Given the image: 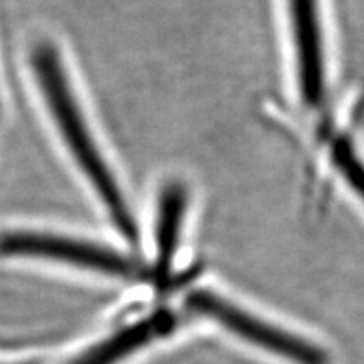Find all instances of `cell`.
Here are the masks:
<instances>
[{
    "label": "cell",
    "mask_w": 364,
    "mask_h": 364,
    "mask_svg": "<svg viewBox=\"0 0 364 364\" xmlns=\"http://www.w3.org/2000/svg\"><path fill=\"white\" fill-rule=\"evenodd\" d=\"M188 307L196 314L213 318L238 338L289 361L297 364H329L327 354L316 344L268 324L215 292L196 290L188 297Z\"/></svg>",
    "instance_id": "obj_2"
},
{
    "label": "cell",
    "mask_w": 364,
    "mask_h": 364,
    "mask_svg": "<svg viewBox=\"0 0 364 364\" xmlns=\"http://www.w3.org/2000/svg\"><path fill=\"white\" fill-rule=\"evenodd\" d=\"M186 211H188V188L181 181L167 182L159 196L156 220L154 273L159 284H164L171 273L174 257L179 250Z\"/></svg>",
    "instance_id": "obj_5"
},
{
    "label": "cell",
    "mask_w": 364,
    "mask_h": 364,
    "mask_svg": "<svg viewBox=\"0 0 364 364\" xmlns=\"http://www.w3.org/2000/svg\"><path fill=\"white\" fill-rule=\"evenodd\" d=\"M0 255L6 257H31L56 260L70 265L85 267L103 272L107 275L132 279L136 277V265L125 255L98 245L66 238V236L34 233V231H12L0 235Z\"/></svg>",
    "instance_id": "obj_3"
},
{
    "label": "cell",
    "mask_w": 364,
    "mask_h": 364,
    "mask_svg": "<svg viewBox=\"0 0 364 364\" xmlns=\"http://www.w3.org/2000/svg\"><path fill=\"white\" fill-rule=\"evenodd\" d=\"M285 2L300 100L309 110H318L324 105L327 95V63L321 0Z\"/></svg>",
    "instance_id": "obj_4"
},
{
    "label": "cell",
    "mask_w": 364,
    "mask_h": 364,
    "mask_svg": "<svg viewBox=\"0 0 364 364\" xmlns=\"http://www.w3.org/2000/svg\"><path fill=\"white\" fill-rule=\"evenodd\" d=\"M174 327L176 317L169 312L159 311L117 332L110 339H105L70 364H115L154 339L169 334Z\"/></svg>",
    "instance_id": "obj_6"
},
{
    "label": "cell",
    "mask_w": 364,
    "mask_h": 364,
    "mask_svg": "<svg viewBox=\"0 0 364 364\" xmlns=\"http://www.w3.org/2000/svg\"><path fill=\"white\" fill-rule=\"evenodd\" d=\"M31 63L49 112L56 120L58 129L70 147L73 157L98 193L118 231L132 243H136L139 240L136 223L120 186L117 184L110 167L107 166L91 136L56 48L49 43H39L33 49Z\"/></svg>",
    "instance_id": "obj_1"
}]
</instances>
